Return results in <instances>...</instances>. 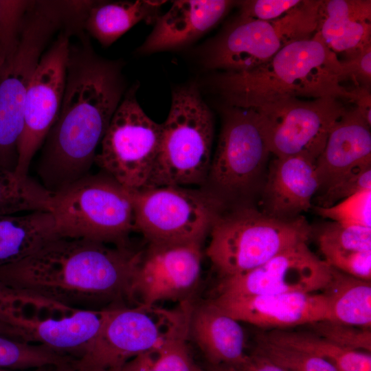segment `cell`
<instances>
[{
  "label": "cell",
  "instance_id": "obj_1",
  "mask_svg": "<svg viewBox=\"0 0 371 371\" xmlns=\"http://www.w3.org/2000/svg\"><path fill=\"white\" fill-rule=\"evenodd\" d=\"M76 36L77 41L70 43L60 109L36 166L41 185L52 193L89 174L125 93L120 64L98 55L85 32Z\"/></svg>",
  "mask_w": 371,
  "mask_h": 371
},
{
  "label": "cell",
  "instance_id": "obj_2",
  "mask_svg": "<svg viewBox=\"0 0 371 371\" xmlns=\"http://www.w3.org/2000/svg\"><path fill=\"white\" fill-rule=\"evenodd\" d=\"M142 251L85 238L57 237L0 267V284L70 306L132 301Z\"/></svg>",
  "mask_w": 371,
  "mask_h": 371
},
{
  "label": "cell",
  "instance_id": "obj_3",
  "mask_svg": "<svg viewBox=\"0 0 371 371\" xmlns=\"http://www.w3.org/2000/svg\"><path fill=\"white\" fill-rule=\"evenodd\" d=\"M344 80L340 59L315 32L251 70L221 73L214 86L229 106L256 110L291 98L331 97L352 102V89L346 88Z\"/></svg>",
  "mask_w": 371,
  "mask_h": 371
},
{
  "label": "cell",
  "instance_id": "obj_4",
  "mask_svg": "<svg viewBox=\"0 0 371 371\" xmlns=\"http://www.w3.org/2000/svg\"><path fill=\"white\" fill-rule=\"evenodd\" d=\"M206 255L221 278L252 270L282 251L307 242L311 228L302 216L273 218L253 205L225 208L210 232Z\"/></svg>",
  "mask_w": 371,
  "mask_h": 371
},
{
  "label": "cell",
  "instance_id": "obj_5",
  "mask_svg": "<svg viewBox=\"0 0 371 371\" xmlns=\"http://www.w3.org/2000/svg\"><path fill=\"white\" fill-rule=\"evenodd\" d=\"M214 135L212 113L197 87L175 89L168 115L161 123L157 158L144 188L202 186L210 166Z\"/></svg>",
  "mask_w": 371,
  "mask_h": 371
},
{
  "label": "cell",
  "instance_id": "obj_6",
  "mask_svg": "<svg viewBox=\"0 0 371 371\" xmlns=\"http://www.w3.org/2000/svg\"><path fill=\"white\" fill-rule=\"evenodd\" d=\"M49 212L60 237L127 246L135 229L133 190L103 171L53 192Z\"/></svg>",
  "mask_w": 371,
  "mask_h": 371
},
{
  "label": "cell",
  "instance_id": "obj_7",
  "mask_svg": "<svg viewBox=\"0 0 371 371\" xmlns=\"http://www.w3.org/2000/svg\"><path fill=\"white\" fill-rule=\"evenodd\" d=\"M270 154L257 112L228 105L201 188L226 208L253 205L252 199L260 194L265 183Z\"/></svg>",
  "mask_w": 371,
  "mask_h": 371
},
{
  "label": "cell",
  "instance_id": "obj_8",
  "mask_svg": "<svg viewBox=\"0 0 371 371\" xmlns=\"http://www.w3.org/2000/svg\"><path fill=\"white\" fill-rule=\"evenodd\" d=\"M65 27L61 12L37 1L29 9L17 47L0 67V168L14 172L29 83L54 36Z\"/></svg>",
  "mask_w": 371,
  "mask_h": 371
},
{
  "label": "cell",
  "instance_id": "obj_9",
  "mask_svg": "<svg viewBox=\"0 0 371 371\" xmlns=\"http://www.w3.org/2000/svg\"><path fill=\"white\" fill-rule=\"evenodd\" d=\"M192 306L175 309L155 305L114 306L99 333L75 359L78 371H120L128 360L189 328Z\"/></svg>",
  "mask_w": 371,
  "mask_h": 371
},
{
  "label": "cell",
  "instance_id": "obj_10",
  "mask_svg": "<svg viewBox=\"0 0 371 371\" xmlns=\"http://www.w3.org/2000/svg\"><path fill=\"white\" fill-rule=\"evenodd\" d=\"M321 1L302 0L273 21L238 16L206 47L205 65L223 72H243L260 66L286 45L314 36Z\"/></svg>",
  "mask_w": 371,
  "mask_h": 371
},
{
  "label": "cell",
  "instance_id": "obj_11",
  "mask_svg": "<svg viewBox=\"0 0 371 371\" xmlns=\"http://www.w3.org/2000/svg\"><path fill=\"white\" fill-rule=\"evenodd\" d=\"M135 229L148 244H203L226 208L203 188L166 186L133 191Z\"/></svg>",
  "mask_w": 371,
  "mask_h": 371
},
{
  "label": "cell",
  "instance_id": "obj_12",
  "mask_svg": "<svg viewBox=\"0 0 371 371\" xmlns=\"http://www.w3.org/2000/svg\"><path fill=\"white\" fill-rule=\"evenodd\" d=\"M125 92L97 152L95 163L124 188L138 190L150 179L159 153L161 124L152 120L136 97Z\"/></svg>",
  "mask_w": 371,
  "mask_h": 371
},
{
  "label": "cell",
  "instance_id": "obj_13",
  "mask_svg": "<svg viewBox=\"0 0 371 371\" xmlns=\"http://www.w3.org/2000/svg\"><path fill=\"white\" fill-rule=\"evenodd\" d=\"M348 109L342 100L327 97L291 98L255 111L276 157L301 155L315 161L332 128Z\"/></svg>",
  "mask_w": 371,
  "mask_h": 371
},
{
  "label": "cell",
  "instance_id": "obj_14",
  "mask_svg": "<svg viewBox=\"0 0 371 371\" xmlns=\"http://www.w3.org/2000/svg\"><path fill=\"white\" fill-rule=\"evenodd\" d=\"M45 300L30 295V313L23 304L21 293L13 304L0 309V313L14 338L44 345L74 359L79 358L99 333L112 307L89 309L63 305L41 316L39 309Z\"/></svg>",
  "mask_w": 371,
  "mask_h": 371
},
{
  "label": "cell",
  "instance_id": "obj_15",
  "mask_svg": "<svg viewBox=\"0 0 371 371\" xmlns=\"http://www.w3.org/2000/svg\"><path fill=\"white\" fill-rule=\"evenodd\" d=\"M71 36L65 29L58 33L41 57L29 83L14 171L19 178L29 176L32 159L58 117L65 89Z\"/></svg>",
  "mask_w": 371,
  "mask_h": 371
},
{
  "label": "cell",
  "instance_id": "obj_16",
  "mask_svg": "<svg viewBox=\"0 0 371 371\" xmlns=\"http://www.w3.org/2000/svg\"><path fill=\"white\" fill-rule=\"evenodd\" d=\"M331 278V267L301 242L252 270L221 278L216 295L313 293L323 291Z\"/></svg>",
  "mask_w": 371,
  "mask_h": 371
},
{
  "label": "cell",
  "instance_id": "obj_17",
  "mask_svg": "<svg viewBox=\"0 0 371 371\" xmlns=\"http://www.w3.org/2000/svg\"><path fill=\"white\" fill-rule=\"evenodd\" d=\"M201 247L199 243L148 244L133 278L132 300L137 304L155 305L184 298L199 280Z\"/></svg>",
  "mask_w": 371,
  "mask_h": 371
},
{
  "label": "cell",
  "instance_id": "obj_18",
  "mask_svg": "<svg viewBox=\"0 0 371 371\" xmlns=\"http://www.w3.org/2000/svg\"><path fill=\"white\" fill-rule=\"evenodd\" d=\"M210 300L237 321L261 328L283 329L329 319L328 302L322 292L215 295Z\"/></svg>",
  "mask_w": 371,
  "mask_h": 371
},
{
  "label": "cell",
  "instance_id": "obj_19",
  "mask_svg": "<svg viewBox=\"0 0 371 371\" xmlns=\"http://www.w3.org/2000/svg\"><path fill=\"white\" fill-rule=\"evenodd\" d=\"M319 182L315 161L304 156L276 157L260 192V211L278 219L300 217L311 207Z\"/></svg>",
  "mask_w": 371,
  "mask_h": 371
},
{
  "label": "cell",
  "instance_id": "obj_20",
  "mask_svg": "<svg viewBox=\"0 0 371 371\" xmlns=\"http://www.w3.org/2000/svg\"><path fill=\"white\" fill-rule=\"evenodd\" d=\"M234 3L228 0L173 1L169 10L158 17L137 52L151 54L190 44L218 23Z\"/></svg>",
  "mask_w": 371,
  "mask_h": 371
},
{
  "label": "cell",
  "instance_id": "obj_21",
  "mask_svg": "<svg viewBox=\"0 0 371 371\" xmlns=\"http://www.w3.org/2000/svg\"><path fill=\"white\" fill-rule=\"evenodd\" d=\"M370 126L355 107L337 121L315 161L318 192L352 169L371 164Z\"/></svg>",
  "mask_w": 371,
  "mask_h": 371
},
{
  "label": "cell",
  "instance_id": "obj_22",
  "mask_svg": "<svg viewBox=\"0 0 371 371\" xmlns=\"http://www.w3.org/2000/svg\"><path fill=\"white\" fill-rule=\"evenodd\" d=\"M316 32L343 60L363 52L371 47V1L322 0Z\"/></svg>",
  "mask_w": 371,
  "mask_h": 371
},
{
  "label": "cell",
  "instance_id": "obj_23",
  "mask_svg": "<svg viewBox=\"0 0 371 371\" xmlns=\"http://www.w3.org/2000/svg\"><path fill=\"white\" fill-rule=\"evenodd\" d=\"M189 336L210 365L240 368L247 359L245 333L240 322L226 314L210 300L192 307Z\"/></svg>",
  "mask_w": 371,
  "mask_h": 371
},
{
  "label": "cell",
  "instance_id": "obj_24",
  "mask_svg": "<svg viewBox=\"0 0 371 371\" xmlns=\"http://www.w3.org/2000/svg\"><path fill=\"white\" fill-rule=\"evenodd\" d=\"M166 1H92L82 28L102 47H109L141 21L155 24Z\"/></svg>",
  "mask_w": 371,
  "mask_h": 371
},
{
  "label": "cell",
  "instance_id": "obj_25",
  "mask_svg": "<svg viewBox=\"0 0 371 371\" xmlns=\"http://www.w3.org/2000/svg\"><path fill=\"white\" fill-rule=\"evenodd\" d=\"M57 237L49 211L0 216V267L23 259Z\"/></svg>",
  "mask_w": 371,
  "mask_h": 371
},
{
  "label": "cell",
  "instance_id": "obj_26",
  "mask_svg": "<svg viewBox=\"0 0 371 371\" xmlns=\"http://www.w3.org/2000/svg\"><path fill=\"white\" fill-rule=\"evenodd\" d=\"M331 269V280L322 291L328 302V320L370 328L371 281Z\"/></svg>",
  "mask_w": 371,
  "mask_h": 371
},
{
  "label": "cell",
  "instance_id": "obj_27",
  "mask_svg": "<svg viewBox=\"0 0 371 371\" xmlns=\"http://www.w3.org/2000/svg\"><path fill=\"white\" fill-rule=\"evenodd\" d=\"M259 335L271 342L322 358L339 371H371L370 352L342 348L314 333L273 329Z\"/></svg>",
  "mask_w": 371,
  "mask_h": 371
},
{
  "label": "cell",
  "instance_id": "obj_28",
  "mask_svg": "<svg viewBox=\"0 0 371 371\" xmlns=\"http://www.w3.org/2000/svg\"><path fill=\"white\" fill-rule=\"evenodd\" d=\"M188 337L189 328L133 357L120 371H205L190 355Z\"/></svg>",
  "mask_w": 371,
  "mask_h": 371
},
{
  "label": "cell",
  "instance_id": "obj_29",
  "mask_svg": "<svg viewBox=\"0 0 371 371\" xmlns=\"http://www.w3.org/2000/svg\"><path fill=\"white\" fill-rule=\"evenodd\" d=\"M52 193L29 176L0 168V216L49 211Z\"/></svg>",
  "mask_w": 371,
  "mask_h": 371
},
{
  "label": "cell",
  "instance_id": "obj_30",
  "mask_svg": "<svg viewBox=\"0 0 371 371\" xmlns=\"http://www.w3.org/2000/svg\"><path fill=\"white\" fill-rule=\"evenodd\" d=\"M254 353L288 371H339L330 362L313 354L271 342L258 335Z\"/></svg>",
  "mask_w": 371,
  "mask_h": 371
},
{
  "label": "cell",
  "instance_id": "obj_31",
  "mask_svg": "<svg viewBox=\"0 0 371 371\" xmlns=\"http://www.w3.org/2000/svg\"><path fill=\"white\" fill-rule=\"evenodd\" d=\"M317 241L321 252L371 251V227L332 221L320 229Z\"/></svg>",
  "mask_w": 371,
  "mask_h": 371
},
{
  "label": "cell",
  "instance_id": "obj_32",
  "mask_svg": "<svg viewBox=\"0 0 371 371\" xmlns=\"http://www.w3.org/2000/svg\"><path fill=\"white\" fill-rule=\"evenodd\" d=\"M33 1L0 0V67L16 50Z\"/></svg>",
  "mask_w": 371,
  "mask_h": 371
},
{
  "label": "cell",
  "instance_id": "obj_33",
  "mask_svg": "<svg viewBox=\"0 0 371 371\" xmlns=\"http://www.w3.org/2000/svg\"><path fill=\"white\" fill-rule=\"evenodd\" d=\"M315 212L343 225L371 227V190L358 192L330 207L316 206Z\"/></svg>",
  "mask_w": 371,
  "mask_h": 371
},
{
  "label": "cell",
  "instance_id": "obj_34",
  "mask_svg": "<svg viewBox=\"0 0 371 371\" xmlns=\"http://www.w3.org/2000/svg\"><path fill=\"white\" fill-rule=\"evenodd\" d=\"M316 335L344 348L370 352L371 330L324 320L310 325Z\"/></svg>",
  "mask_w": 371,
  "mask_h": 371
},
{
  "label": "cell",
  "instance_id": "obj_35",
  "mask_svg": "<svg viewBox=\"0 0 371 371\" xmlns=\"http://www.w3.org/2000/svg\"><path fill=\"white\" fill-rule=\"evenodd\" d=\"M371 190V164L352 169L321 192L319 207H328L360 192Z\"/></svg>",
  "mask_w": 371,
  "mask_h": 371
},
{
  "label": "cell",
  "instance_id": "obj_36",
  "mask_svg": "<svg viewBox=\"0 0 371 371\" xmlns=\"http://www.w3.org/2000/svg\"><path fill=\"white\" fill-rule=\"evenodd\" d=\"M332 268L362 280L371 281V251L322 252Z\"/></svg>",
  "mask_w": 371,
  "mask_h": 371
},
{
  "label": "cell",
  "instance_id": "obj_37",
  "mask_svg": "<svg viewBox=\"0 0 371 371\" xmlns=\"http://www.w3.org/2000/svg\"><path fill=\"white\" fill-rule=\"evenodd\" d=\"M302 0H245L238 3V16L244 18L273 21L284 16Z\"/></svg>",
  "mask_w": 371,
  "mask_h": 371
},
{
  "label": "cell",
  "instance_id": "obj_38",
  "mask_svg": "<svg viewBox=\"0 0 371 371\" xmlns=\"http://www.w3.org/2000/svg\"><path fill=\"white\" fill-rule=\"evenodd\" d=\"M340 61L345 80H351L355 87L370 88L371 47L355 56Z\"/></svg>",
  "mask_w": 371,
  "mask_h": 371
},
{
  "label": "cell",
  "instance_id": "obj_39",
  "mask_svg": "<svg viewBox=\"0 0 371 371\" xmlns=\"http://www.w3.org/2000/svg\"><path fill=\"white\" fill-rule=\"evenodd\" d=\"M355 108L359 112L365 120L371 125V95L370 89L362 87L352 89Z\"/></svg>",
  "mask_w": 371,
  "mask_h": 371
},
{
  "label": "cell",
  "instance_id": "obj_40",
  "mask_svg": "<svg viewBox=\"0 0 371 371\" xmlns=\"http://www.w3.org/2000/svg\"><path fill=\"white\" fill-rule=\"evenodd\" d=\"M240 368L244 371H288L254 352L247 355Z\"/></svg>",
  "mask_w": 371,
  "mask_h": 371
},
{
  "label": "cell",
  "instance_id": "obj_41",
  "mask_svg": "<svg viewBox=\"0 0 371 371\" xmlns=\"http://www.w3.org/2000/svg\"><path fill=\"white\" fill-rule=\"evenodd\" d=\"M205 371H244L243 369L225 364L209 365Z\"/></svg>",
  "mask_w": 371,
  "mask_h": 371
},
{
  "label": "cell",
  "instance_id": "obj_42",
  "mask_svg": "<svg viewBox=\"0 0 371 371\" xmlns=\"http://www.w3.org/2000/svg\"><path fill=\"white\" fill-rule=\"evenodd\" d=\"M0 334L12 337L10 326L0 315Z\"/></svg>",
  "mask_w": 371,
  "mask_h": 371
},
{
  "label": "cell",
  "instance_id": "obj_43",
  "mask_svg": "<svg viewBox=\"0 0 371 371\" xmlns=\"http://www.w3.org/2000/svg\"><path fill=\"white\" fill-rule=\"evenodd\" d=\"M55 371H77L72 366V363L65 366L56 367L54 368Z\"/></svg>",
  "mask_w": 371,
  "mask_h": 371
},
{
  "label": "cell",
  "instance_id": "obj_44",
  "mask_svg": "<svg viewBox=\"0 0 371 371\" xmlns=\"http://www.w3.org/2000/svg\"><path fill=\"white\" fill-rule=\"evenodd\" d=\"M47 368H49L34 369V370H30V371H48ZM54 368H54V371H55ZM6 371H10V370H6Z\"/></svg>",
  "mask_w": 371,
  "mask_h": 371
},
{
  "label": "cell",
  "instance_id": "obj_45",
  "mask_svg": "<svg viewBox=\"0 0 371 371\" xmlns=\"http://www.w3.org/2000/svg\"><path fill=\"white\" fill-rule=\"evenodd\" d=\"M3 291V287H2V286L0 284V300H1V297H2Z\"/></svg>",
  "mask_w": 371,
  "mask_h": 371
},
{
  "label": "cell",
  "instance_id": "obj_46",
  "mask_svg": "<svg viewBox=\"0 0 371 371\" xmlns=\"http://www.w3.org/2000/svg\"><path fill=\"white\" fill-rule=\"evenodd\" d=\"M88 1V7H89V1ZM88 7H87V9H88ZM86 12H87V11H86ZM85 14H86V13H85ZM84 18H85V17H84ZM83 21H84V20H83ZM81 30H82V28ZM80 30H78V31H77V32H79ZM71 32H73V31H71ZM76 32H74V33H76Z\"/></svg>",
  "mask_w": 371,
  "mask_h": 371
},
{
  "label": "cell",
  "instance_id": "obj_47",
  "mask_svg": "<svg viewBox=\"0 0 371 371\" xmlns=\"http://www.w3.org/2000/svg\"><path fill=\"white\" fill-rule=\"evenodd\" d=\"M93 371H112V370H93Z\"/></svg>",
  "mask_w": 371,
  "mask_h": 371
},
{
  "label": "cell",
  "instance_id": "obj_48",
  "mask_svg": "<svg viewBox=\"0 0 371 371\" xmlns=\"http://www.w3.org/2000/svg\"><path fill=\"white\" fill-rule=\"evenodd\" d=\"M0 371H6V370L0 369Z\"/></svg>",
  "mask_w": 371,
  "mask_h": 371
}]
</instances>
